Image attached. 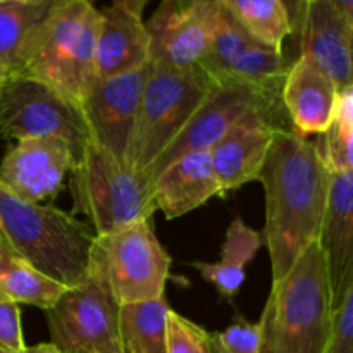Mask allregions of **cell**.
<instances>
[{
  "label": "cell",
  "mask_w": 353,
  "mask_h": 353,
  "mask_svg": "<svg viewBox=\"0 0 353 353\" xmlns=\"http://www.w3.org/2000/svg\"><path fill=\"white\" fill-rule=\"evenodd\" d=\"M333 293L326 255L312 243L285 278L272 281L262 317L261 353H326Z\"/></svg>",
  "instance_id": "obj_3"
},
{
  "label": "cell",
  "mask_w": 353,
  "mask_h": 353,
  "mask_svg": "<svg viewBox=\"0 0 353 353\" xmlns=\"http://www.w3.org/2000/svg\"><path fill=\"white\" fill-rule=\"evenodd\" d=\"M7 78H9V71H7V68L3 65V62L0 61V85H2Z\"/></svg>",
  "instance_id": "obj_36"
},
{
  "label": "cell",
  "mask_w": 353,
  "mask_h": 353,
  "mask_svg": "<svg viewBox=\"0 0 353 353\" xmlns=\"http://www.w3.org/2000/svg\"><path fill=\"white\" fill-rule=\"evenodd\" d=\"M212 341L216 353H261V324L236 316L223 333L212 334Z\"/></svg>",
  "instance_id": "obj_28"
},
{
  "label": "cell",
  "mask_w": 353,
  "mask_h": 353,
  "mask_svg": "<svg viewBox=\"0 0 353 353\" xmlns=\"http://www.w3.org/2000/svg\"><path fill=\"white\" fill-rule=\"evenodd\" d=\"M276 130L281 126L271 121H245L210 148L221 196L236 192L247 183L259 181Z\"/></svg>",
  "instance_id": "obj_17"
},
{
  "label": "cell",
  "mask_w": 353,
  "mask_h": 353,
  "mask_svg": "<svg viewBox=\"0 0 353 353\" xmlns=\"http://www.w3.org/2000/svg\"><path fill=\"white\" fill-rule=\"evenodd\" d=\"M54 3H28L19 0L0 3V61L9 76L19 72L31 38Z\"/></svg>",
  "instance_id": "obj_24"
},
{
  "label": "cell",
  "mask_w": 353,
  "mask_h": 353,
  "mask_svg": "<svg viewBox=\"0 0 353 353\" xmlns=\"http://www.w3.org/2000/svg\"><path fill=\"white\" fill-rule=\"evenodd\" d=\"M65 290L68 286L41 274L10 248H0V295L14 303L48 310Z\"/></svg>",
  "instance_id": "obj_22"
},
{
  "label": "cell",
  "mask_w": 353,
  "mask_h": 353,
  "mask_svg": "<svg viewBox=\"0 0 353 353\" xmlns=\"http://www.w3.org/2000/svg\"><path fill=\"white\" fill-rule=\"evenodd\" d=\"M254 43H257V41L252 40L234 23L233 17L226 12V9L221 3V10L217 14L216 28H214L209 50H207L205 57L202 59L199 68L203 72H207L214 81H219L226 74L228 69L231 68V64Z\"/></svg>",
  "instance_id": "obj_26"
},
{
  "label": "cell",
  "mask_w": 353,
  "mask_h": 353,
  "mask_svg": "<svg viewBox=\"0 0 353 353\" xmlns=\"http://www.w3.org/2000/svg\"><path fill=\"white\" fill-rule=\"evenodd\" d=\"M0 353H12V352H9V350H6V348L0 347Z\"/></svg>",
  "instance_id": "obj_39"
},
{
  "label": "cell",
  "mask_w": 353,
  "mask_h": 353,
  "mask_svg": "<svg viewBox=\"0 0 353 353\" xmlns=\"http://www.w3.org/2000/svg\"><path fill=\"white\" fill-rule=\"evenodd\" d=\"M171 257L152 230L150 219L97 234L90 272L97 276L117 305L164 296Z\"/></svg>",
  "instance_id": "obj_7"
},
{
  "label": "cell",
  "mask_w": 353,
  "mask_h": 353,
  "mask_svg": "<svg viewBox=\"0 0 353 353\" xmlns=\"http://www.w3.org/2000/svg\"><path fill=\"white\" fill-rule=\"evenodd\" d=\"M234 23L262 47L285 52L286 38L295 28L283 0H221Z\"/></svg>",
  "instance_id": "obj_21"
},
{
  "label": "cell",
  "mask_w": 353,
  "mask_h": 353,
  "mask_svg": "<svg viewBox=\"0 0 353 353\" xmlns=\"http://www.w3.org/2000/svg\"><path fill=\"white\" fill-rule=\"evenodd\" d=\"M262 243V233L247 226L241 219H234L226 231L219 262L193 261L190 265L196 269L205 281L214 285L219 295L231 300L243 286L247 278L245 269L254 261Z\"/></svg>",
  "instance_id": "obj_20"
},
{
  "label": "cell",
  "mask_w": 353,
  "mask_h": 353,
  "mask_svg": "<svg viewBox=\"0 0 353 353\" xmlns=\"http://www.w3.org/2000/svg\"><path fill=\"white\" fill-rule=\"evenodd\" d=\"M148 2H150V0H112L114 6L123 7V9H126L128 12L134 14V16L138 17L143 16V10Z\"/></svg>",
  "instance_id": "obj_31"
},
{
  "label": "cell",
  "mask_w": 353,
  "mask_h": 353,
  "mask_svg": "<svg viewBox=\"0 0 353 353\" xmlns=\"http://www.w3.org/2000/svg\"><path fill=\"white\" fill-rule=\"evenodd\" d=\"M76 164L68 143L57 138H23L0 164V181L19 199L41 203L61 192Z\"/></svg>",
  "instance_id": "obj_13"
},
{
  "label": "cell",
  "mask_w": 353,
  "mask_h": 353,
  "mask_svg": "<svg viewBox=\"0 0 353 353\" xmlns=\"http://www.w3.org/2000/svg\"><path fill=\"white\" fill-rule=\"evenodd\" d=\"M0 347L12 353H23L26 348L17 303L3 295H0Z\"/></svg>",
  "instance_id": "obj_30"
},
{
  "label": "cell",
  "mask_w": 353,
  "mask_h": 353,
  "mask_svg": "<svg viewBox=\"0 0 353 353\" xmlns=\"http://www.w3.org/2000/svg\"><path fill=\"white\" fill-rule=\"evenodd\" d=\"M330 2L345 19L353 23V0H330Z\"/></svg>",
  "instance_id": "obj_32"
},
{
  "label": "cell",
  "mask_w": 353,
  "mask_h": 353,
  "mask_svg": "<svg viewBox=\"0 0 353 353\" xmlns=\"http://www.w3.org/2000/svg\"><path fill=\"white\" fill-rule=\"evenodd\" d=\"M47 312L50 343L61 353H123L119 305L97 276L71 286Z\"/></svg>",
  "instance_id": "obj_10"
},
{
  "label": "cell",
  "mask_w": 353,
  "mask_h": 353,
  "mask_svg": "<svg viewBox=\"0 0 353 353\" xmlns=\"http://www.w3.org/2000/svg\"><path fill=\"white\" fill-rule=\"evenodd\" d=\"M0 245H7L6 238H3V233H2V226H0ZM9 247V245H7Z\"/></svg>",
  "instance_id": "obj_38"
},
{
  "label": "cell",
  "mask_w": 353,
  "mask_h": 353,
  "mask_svg": "<svg viewBox=\"0 0 353 353\" xmlns=\"http://www.w3.org/2000/svg\"><path fill=\"white\" fill-rule=\"evenodd\" d=\"M214 85L216 81L200 68L176 69L148 62L126 164L147 176L152 164L192 119Z\"/></svg>",
  "instance_id": "obj_5"
},
{
  "label": "cell",
  "mask_w": 353,
  "mask_h": 353,
  "mask_svg": "<svg viewBox=\"0 0 353 353\" xmlns=\"http://www.w3.org/2000/svg\"><path fill=\"white\" fill-rule=\"evenodd\" d=\"M2 2H6V0H0V3H2Z\"/></svg>",
  "instance_id": "obj_42"
},
{
  "label": "cell",
  "mask_w": 353,
  "mask_h": 353,
  "mask_svg": "<svg viewBox=\"0 0 353 353\" xmlns=\"http://www.w3.org/2000/svg\"><path fill=\"white\" fill-rule=\"evenodd\" d=\"M23 353H61V350L52 343H40L34 347H26Z\"/></svg>",
  "instance_id": "obj_33"
},
{
  "label": "cell",
  "mask_w": 353,
  "mask_h": 353,
  "mask_svg": "<svg viewBox=\"0 0 353 353\" xmlns=\"http://www.w3.org/2000/svg\"><path fill=\"white\" fill-rule=\"evenodd\" d=\"M338 92L333 79L300 54L290 65L281 90L292 130L305 138L324 133L333 119Z\"/></svg>",
  "instance_id": "obj_15"
},
{
  "label": "cell",
  "mask_w": 353,
  "mask_h": 353,
  "mask_svg": "<svg viewBox=\"0 0 353 353\" xmlns=\"http://www.w3.org/2000/svg\"><path fill=\"white\" fill-rule=\"evenodd\" d=\"M286 6V9H288L290 12V17H292L293 21V28L296 26V19H299V2L296 0H283Z\"/></svg>",
  "instance_id": "obj_34"
},
{
  "label": "cell",
  "mask_w": 353,
  "mask_h": 353,
  "mask_svg": "<svg viewBox=\"0 0 353 353\" xmlns=\"http://www.w3.org/2000/svg\"><path fill=\"white\" fill-rule=\"evenodd\" d=\"M150 62V38L141 17L119 6L100 10L97 33V78L137 71Z\"/></svg>",
  "instance_id": "obj_19"
},
{
  "label": "cell",
  "mask_w": 353,
  "mask_h": 353,
  "mask_svg": "<svg viewBox=\"0 0 353 353\" xmlns=\"http://www.w3.org/2000/svg\"><path fill=\"white\" fill-rule=\"evenodd\" d=\"M319 245L326 255L334 309L353 286V171L331 174Z\"/></svg>",
  "instance_id": "obj_16"
},
{
  "label": "cell",
  "mask_w": 353,
  "mask_h": 353,
  "mask_svg": "<svg viewBox=\"0 0 353 353\" xmlns=\"http://www.w3.org/2000/svg\"><path fill=\"white\" fill-rule=\"evenodd\" d=\"M0 138H57L78 161L90 134L74 103L31 76L10 74L0 85Z\"/></svg>",
  "instance_id": "obj_9"
},
{
  "label": "cell",
  "mask_w": 353,
  "mask_h": 353,
  "mask_svg": "<svg viewBox=\"0 0 353 353\" xmlns=\"http://www.w3.org/2000/svg\"><path fill=\"white\" fill-rule=\"evenodd\" d=\"M147 71L148 64L137 71L97 79L90 95L79 107L90 140L102 145L114 157L124 162Z\"/></svg>",
  "instance_id": "obj_12"
},
{
  "label": "cell",
  "mask_w": 353,
  "mask_h": 353,
  "mask_svg": "<svg viewBox=\"0 0 353 353\" xmlns=\"http://www.w3.org/2000/svg\"><path fill=\"white\" fill-rule=\"evenodd\" d=\"M314 0H299V6H300V14H299V21H296V26H299V23H300V19H302V16H303V12H305V9H307V6H310V3H312ZM296 30V28H295Z\"/></svg>",
  "instance_id": "obj_35"
},
{
  "label": "cell",
  "mask_w": 353,
  "mask_h": 353,
  "mask_svg": "<svg viewBox=\"0 0 353 353\" xmlns=\"http://www.w3.org/2000/svg\"><path fill=\"white\" fill-rule=\"evenodd\" d=\"M296 2H299V0H296ZM299 14H300V6H299ZM296 21H299V19H296ZM296 28V26H295Z\"/></svg>",
  "instance_id": "obj_41"
},
{
  "label": "cell",
  "mask_w": 353,
  "mask_h": 353,
  "mask_svg": "<svg viewBox=\"0 0 353 353\" xmlns=\"http://www.w3.org/2000/svg\"><path fill=\"white\" fill-rule=\"evenodd\" d=\"M19 2H28V3H54L57 0H19Z\"/></svg>",
  "instance_id": "obj_37"
},
{
  "label": "cell",
  "mask_w": 353,
  "mask_h": 353,
  "mask_svg": "<svg viewBox=\"0 0 353 353\" xmlns=\"http://www.w3.org/2000/svg\"><path fill=\"white\" fill-rule=\"evenodd\" d=\"M326 353H353V286L334 305Z\"/></svg>",
  "instance_id": "obj_29"
},
{
  "label": "cell",
  "mask_w": 353,
  "mask_h": 353,
  "mask_svg": "<svg viewBox=\"0 0 353 353\" xmlns=\"http://www.w3.org/2000/svg\"><path fill=\"white\" fill-rule=\"evenodd\" d=\"M296 28L302 37V54L326 72L338 90L352 86L353 23L330 0H314Z\"/></svg>",
  "instance_id": "obj_14"
},
{
  "label": "cell",
  "mask_w": 353,
  "mask_h": 353,
  "mask_svg": "<svg viewBox=\"0 0 353 353\" xmlns=\"http://www.w3.org/2000/svg\"><path fill=\"white\" fill-rule=\"evenodd\" d=\"M123 353H128V352H123Z\"/></svg>",
  "instance_id": "obj_43"
},
{
  "label": "cell",
  "mask_w": 353,
  "mask_h": 353,
  "mask_svg": "<svg viewBox=\"0 0 353 353\" xmlns=\"http://www.w3.org/2000/svg\"><path fill=\"white\" fill-rule=\"evenodd\" d=\"M316 148L327 171H353V85L338 92L331 124L317 134Z\"/></svg>",
  "instance_id": "obj_25"
},
{
  "label": "cell",
  "mask_w": 353,
  "mask_h": 353,
  "mask_svg": "<svg viewBox=\"0 0 353 353\" xmlns=\"http://www.w3.org/2000/svg\"><path fill=\"white\" fill-rule=\"evenodd\" d=\"M100 10L92 0H59L31 38L17 74L31 76L81 107L97 83Z\"/></svg>",
  "instance_id": "obj_4"
},
{
  "label": "cell",
  "mask_w": 353,
  "mask_h": 353,
  "mask_svg": "<svg viewBox=\"0 0 353 353\" xmlns=\"http://www.w3.org/2000/svg\"><path fill=\"white\" fill-rule=\"evenodd\" d=\"M330 179L314 141L292 128L276 130L259 176L265 192L262 240L271 259L272 281L285 278L296 259L319 241Z\"/></svg>",
  "instance_id": "obj_1"
},
{
  "label": "cell",
  "mask_w": 353,
  "mask_h": 353,
  "mask_svg": "<svg viewBox=\"0 0 353 353\" xmlns=\"http://www.w3.org/2000/svg\"><path fill=\"white\" fill-rule=\"evenodd\" d=\"M250 119H265L281 128H292L286 124L288 116L281 95L262 92L233 79L217 81L192 119L152 164L147 178L154 185V179L176 159L190 152L210 150L233 128Z\"/></svg>",
  "instance_id": "obj_8"
},
{
  "label": "cell",
  "mask_w": 353,
  "mask_h": 353,
  "mask_svg": "<svg viewBox=\"0 0 353 353\" xmlns=\"http://www.w3.org/2000/svg\"><path fill=\"white\" fill-rule=\"evenodd\" d=\"M152 196L155 210H161L165 219H178L212 196H221L210 150L190 152L176 159L154 179Z\"/></svg>",
  "instance_id": "obj_18"
},
{
  "label": "cell",
  "mask_w": 353,
  "mask_h": 353,
  "mask_svg": "<svg viewBox=\"0 0 353 353\" xmlns=\"http://www.w3.org/2000/svg\"><path fill=\"white\" fill-rule=\"evenodd\" d=\"M69 174L74 212L88 217L97 234L150 219L155 212L150 179L95 141L88 140Z\"/></svg>",
  "instance_id": "obj_6"
},
{
  "label": "cell",
  "mask_w": 353,
  "mask_h": 353,
  "mask_svg": "<svg viewBox=\"0 0 353 353\" xmlns=\"http://www.w3.org/2000/svg\"><path fill=\"white\" fill-rule=\"evenodd\" d=\"M3 247H7V245H0V248H3ZM7 248H9V247H7Z\"/></svg>",
  "instance_id": "obj_40"
},
{
  "label": "cell",
  "mask_w": 353,
  "mask_h": 353,
  "mask_svg": "<svg viewBox=\"0 0 353 353\" xmlns=\"http://www.w3.org/2000/svg\"><path fill=\"white\" fill-rule=\"evenodd\" d=\"M165 295L147 302L119 305V334L124 352L165 353Z\"/></svg>",
  "instance_id": "obj_23"
},
{
  "label": "cell",
  "mask_w": 353,
  "mask_h": 353,
  "mask_svg": "<svg viewBox=\"0 0 353 353\" xmlns=\"http://www.w3.org/2000/svg\"><path fill=\"white\" fill-rule=\"evenodd\" d=\"M0 226L10 250L47 278L68 288L88 278L97 233L74 212L26 202L0 181Z\"/></svg>",
  "instance_id": "obj_2"
},
{
  "label": "cell",
  "mask_w": 353,
  "mask_h": 353,
  "mask_svg": "<svg viewBox=\"0 0 353 353\" xmlns=\"http://www.w3.org/2000/svg\"><path fill=\"white\" fill-rule=\"evenodd\" d=\"M219 10L221 0H162L145 23L152 64L199 68L209 50Z\"/></svg>",
  "instance_id": "obj_11"
},
{
  "label": "cell",
  "mask_w": 353,
  "mask_h": 353,
  "mask_svg": "<svg viewBox=\"0 0 353 353\" xmlns=\"http://www.w3.org/2000/svg\"><path fill=\"white\" fill-rule=\"evenodd\" d=\"M165 353H216L212 334L171 309L165 317Z\"/></svg>",
  "instance_id": "obj_27"
}]
</instances>
